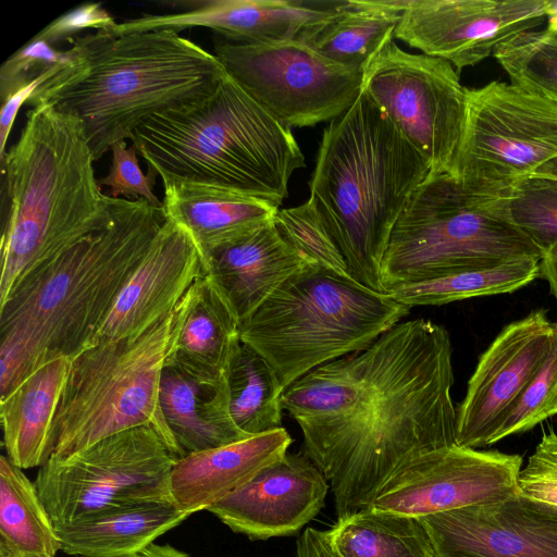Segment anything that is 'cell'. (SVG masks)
Masks as SVG:
<instances>
[{"instance_id": "d4e9b609", "label": "cell", "mask_w": 557, "mask_h": 557, "mask_svg": "<svg viewBox=\"0 0 557 557\" xmlns=\"http://www.w3.org/2000/svg\"><path fill=\"white\" fill-rule=\"evenodd\" d=\"M70 366L66 357L47 362L0 398L7 457L21 469L41 467L52 455L53 421Z\"/></svg>"}, {"instance_id": "30bf717a", "label": "cell", "mask_w": 557, "mask_h": 557, "mask_svg": "<svg viewBox=\"0 0 557 557\" xmlns=\"http://www.w3.org/2000/svg\"><path fill=\"white\" fill-rule=\"evenodd\" d=\"M557 157V102L493 81L466 89L462 134L450 175L467 190L505 197Z\"/></svg>"}, {"instance_id": "8992f818", "label": "cell", "mask_w": 557, "mask_h": 557, "mask_svg": "<svg viewBox=\"0 0 557 557\" xmlns=\"http://www.w3.org/2000/svg\"><path fill=\"white\" fill-rule=\"evenodd\" d=\"M132 141L147 174L228 189L277 208L292 175L305 166L292 128L227 72L209 96L145 120Z\"/></svg>"}, {"instance_id": "9a60e30c", "label": "cell", "mask_w": 557, "mask_h": 557, "mask_svg": "<svg viewBox=\"0 0 557 557\" xmlns=\"http://www.w3.org/2000/svg\"><path fill=\"white\" fill-rule=\"evenodd\" d=\"M548 0H409L394 37L458 72L542 25Z\"/></svg>"}, {"instance_id": "bcb514c9", "label": "cell", "mask_w": 557, "mask_h": 557, "mask_svg": "<svg viewBox=\"0 0 557 557\" xmlns=\"http://www.w3.org/2000/svg\"><path fill=\"white\" fill-rule=\"evenodd\" d=\"M547 25L557 26V1H550L547 9Z\"/></svg>"}, {"instance_id": "d6986e66", "label": "cell", "mask_w": 557, "mask_h": 557, "mask_svg": "<svg viewBox=\"0 0 557 557\" xmlns=\"http://www.w3.org/2000/svg\"><path fill=\"white\" fill-rule=\"evenodd\" d=\"M203 273V262L191 236L166 219L86 347L139 336L172 313Z\"/></svg>"}, {"instance_id": "f546056e", "label": "cell", "mask_w": 557, "mask_h": 557, "mask_svg": "<svg viewBox=\"0 0 557 557\" xmlns=\"http://www.w3.org/2000/svg\"><path fill=\"white\" fill-rule=\"evenodd\" d=\"M338 557H437L418 517L367 508L325 531Z\"/></svg>"}, {"instance_id": "4fadbf2b", "label": "cell", "mask_w": 557, "mask_h": 557, "mask_svg": "<svg viewBox=\"0 0 557 557\" xmlns=\"http://www.w3.org/2000/svg\"><path fill=\"white\" fill-rule=\"evenodd\" d=\"M466 87L446 60L409 53L388 40L366 65L362 88L428 162L451 172L462 134Z\"/></svg>"}, {"instance_id": "ee69618b", "label": "cell", "mask_w": 557, "mask_h": 557, "mask_svg": "<svg viewBox=\"0 0 557 557\" xmlns=\"http://www.w3.org/2000/svg\"><path fill=\"white\" fill-rule=\"evenodd\" d=\"M133 557H191L185 552H182L171 545H160L151 543L144 549L135 554Z\"/></svg>"}, {"instance_id": "d6a6232c", "label": "cell", "mask_w": 557, "mask_h": 557, "mask_svg": "<svg viewBox=\"0 0 557 557\" xmlns=\"http://www.w3.org/2000/svg\"><path fill=\"white\" fill-rule=\"evenodd\" d=\"M493 57L510 83L557 102V26L520 33L499 45Z\"/></svg>"}, {"instance_id": "1f68e13d", "label": "cell", "mask_w": 557, "mask_h": 557, "mask_svg": "<svg viewBox=\"0 0 557 557\" xmlns=\"http://www.w3.org/2000/svg\"><path fill=\"white\" fill-rule=\"evenodd\" d=\"M541 260L520 259L399 286L389 290L409 306H441L473 297L509 294L541 275Z\"/></svg>"}, {"instance_id": "f1b7e54d", "label": "cell", "mask_w": 557, "mask_h": 557, "mask_svg": "<svg viewBox=\"0 0 557 557\" xmlns=\"http://www.w3.org/2000/svg\"><path fill=\"white\" fill-rule=\"evenodd\" d=\"M61 542L35 482L0 458V557H57Z\"/></svg>"}, {"instance_id": "9c48e42d", "label": "cell", "mask_w": 557, "mask_h": 557, "mask_svg": "<svg viewBox=\"0 0 557 557\" xmlns=\"http://www.w3.org/2000/svg\"><path fill=\"white\" fill-rule=\"evenodd\" d=\"M174 323L175 309L137 337L100 342L71 359L51 456L64 458L116 433L150 426L182 458L159 400Z\"/></svg>"}, {"instance_id": "83f0119b", "label": "cell", "mask_w": 557, "mask_h": 557, "mask_svg": "<svg viewBox=\"0 0 557 557\" xmlns=\"http://www.w3.org/2000/svg\"><path fill=\"white\" fill-rule=\"evenodd\" d=\"M218 385L200 382L175 367L163 368L160 407L182 458L250 437L230 419Z\"/></svg>"}, {"instance_id": "7a4b0ae2", "label": "cell", "mask_w": 557, "mask_h": 557, "mask_svg": "<svg viewBox=\"0 0 557 557\" xmlns=\"http://www.w3.org/2000/svg\"><path fill=\"white\" fill-rule=\"evenodd\" d=\"M163 207L115 198L101 230L24 278L0 305V398L92 339L164 224Z\"/></svg>"}, {"instance_id": "52a82bcc", "label": "cell", "mask_w": 557, "mask_h": 557, "mask_svg": "<svg viewBox=\"0 0 557 557\" xmlns=\"http://www.w3.org/2000/svg\"><path fill=\"white\" fill-rule=\"evenodd\" d=\"M410 309L350 276L305 267L240 323V341L268 361L284 391L318 367L367 348Z\"/></svg>"}, {"instance_id": "484cf974", "label": "cell", "mask_w": 557, "mask_h": 557, "mask_svg": "<svg viewBox=\"0 0 557 557\" xmlns=\"http://www.w3.org/2000/svg\"><path fill=\"white\" fill-rule=\"evenodd\" d=\"M191 516L172 500L111 507L55 528L61 550L76 557H133Z\"/></svg>"}, {"instance_id": "603a6c76", "label": "cell", "mask_w": 557, "mask_h": 557, "mask_svg": "<svg viewBox=\"0 0 557 557\" xmlns=\"http://www.w3.org/2000/svg\"><path fill=\"white\" fill-rule=\"evenodd\" d=\"M292 443L288 432L281 428L178 459L170 478L175 506L190 515L207 510L261 469L282 459Z\"/></svg>"}, {"instance_id": "5b68a950", "label": "cell", "mask_w": 557, "mask_h": 557, "mask_svg": "<svg viewBox=\"0 0 557 557\" xmlns=\"http://www.w3.org/2000/svg\"><path fill=\"white\" fill-rule=\"evenodd\" d=\"M431 169L361 90L325 127L310 200L358 283L383 292L380 264L391 232Z\"/></svg>"}, {"instance_id": "7c38bea8", "label": "cell", "mask_w": 557, "mask_h": 557, "mask_svg": "<svg viewBox=\"0 0 557 557\" xmlns=\"http://www.w3.org/2000/svg\"><path fill=\"white\" fill-rule=\"evenodd\" d=\"M213 49L227 74L289 128L331 122L361 94L363 71L335 63L297 39L240 44L219 37Z\"/></svg>"}, {"instance_id": "b9f144b4", "label": "cell", "mask_w": 557, "mask_h": 557, "mask_svg": "<svg viewBox=\"0 0 557 557\" xmlns=\"http://www.w3.org/2000/svg\"><path fill=\"white\" fill-rule=\"evenodd\" d=\"M297 557H338L329 544L325 531L307 528L297 541Z\"/></svg>"}, {"instance_id": "8d00e7d4", "label": "cell", "mask_w": 557, "mask_h": 557, "mask_svg": "<svg viewBox=\"0 0 557 557\" xmlns=\"http://www.w3.org/2000/svg\"><path fill=\"white\" fill-rule=\"evenodd\" d=\"M70 61L69 49L58 50L47 41L34 36L1 65V101L48 71H62Z\"/></svg>"}, {"instance_id": "4316f807", "label": "cell", "mask_w": 557, "mask_h": 557, "mask_svg": "<svg viewBox=\"0 0 557 557\" xmlns=\"http://www.w3.org/2000/svg\"><path fill=\"white\" fill-rule=\"evenodd\" d=\"M409 0H342L323 18L299 35L324 58L363 71L380 49L394 38Z\"/></svg>"}, {"instance_id": "74e56055", "label": "cell", "mask_w": 557, "mask_h": 557, "mask_svg": "<svg viewBox=\"0 0 557 557\" xmlns=\"http://www.w3.org/2000/svg\"><path fill=\"white\" fill-rule=\"evenodd\" d=\"M112 161L107 176L99 180L100 186L109 188V196L129 200L144 199L156 207H163V202L154 195L152 188L156 183L153 175L143 173L137 149L133 145L127 148L125 140L115 143L111 147Z\"/></svg>"}, {"instance_id": "6da1fadb", "label": "cell", "mask_w": 557, "mask_h": 557, "mask_svg": "<svg viewBox=\"0 0 557 557\" xmlns=\"http://www.w3.org/2000/svg\"><path fill=\"white\" fill-rule=\"evenodd\" d=\"M453 384L449 333L414 319L284 389L283 410L330 481L337 519L369 508L408 461L456 444Z\"/></svg>"}, {"instance_id": "f35d334b", "label": "cell", "mask_w": 557, "mask_h": 557, "mask_svg": "<svg viewBox=\"0 0 557 557\" xmlns=\"http://www.w3.org/2000/svg\"><path fill=\"white\" fill-rule=\"evenodd\" d=\"M517 492L557 508V433H544L517 480Z\"/></svg>"}, {"instance_id": "ffe728a7", "label": "cell", "mask_w": 557, "mask_h": 557, "mask_svg": "<svg viewBox=\"0 0 557 557\" xmlns=\"http://www.w3.org/2000/svg\"><path fill=\"white\" fill-rule=\"evenodd\" d=\"M341 1L198 0L171 4L168 14H141L117 23L112 33L205 27L232 42L263 44L298 39L310 24L333 12Z\"/></svg>"}, {"instance_id": "5bb4252c", "label": "cell", "mask_w": 557, "mask_h": 557, "mask_svg": "<svg viewBox=\"0 0 557 557\" xmlns=\"http://www.w3.org/2000/svg\"><path fill=\"white\" fill-rule=\"evenodd\" d=\"M522 457L457 444L405 463L369 508L423 517L507 497L517 492Z\"/></svg>"}, {"instance_id": "7402d4cb", "label": "cell", "mask_w": 557, "mask_h": 557, "mask_svg": "<svg viewBox=\"0 0 557 557\" xmlns=\"http://www.w3.org/2000/svg\"><path fill=\"white\" fill-rule=\"evenodd\" d=\"M166 219L195 242L205 273L210 256L275 219L280 208L228 189L159 174Z\"/></svg>"}, {"instance_id": "cb8c5ba5", "label": "cell", "mask_w": 557, "mask_h": 557, "mask_svg": "<svg viewBox=\"0 0 557 557\" xmlns=\"http://www.w3.org/2000/svg\"><path fill=\"white\" fill-rule=\"evenodd\" d=\"M305 267L274 219L213 252L206 273L212 276L242 323Z\"/></svg>"}, {"instance_id": "60d3db41", "label": "cell", "mask_w": 557, "mask_h": 557, "mask_svg": "<svg viewBox=\"0 0 557 557\" xmlns=\"http://www.w3.org/2000/svg\"><path fill=\"white\" fill-rule=\"evenodd\" d=\"M60 70H51L41 76L35 78L33 82L23 86L22 88L14 91L12 95L2 100L1 112H0V160L7 152V143L11 133L13 123L20 108L28 102L34 92L46 82L54 77Z\"/></svg>"}, {"instance_id": "7bdbcfd3", "label": "cell", "mask_w": 557, "mask_h": 557, "mask_svg": "<svg viewBox=\"0 0 557 557\" xmlns=\"http://www.w3.org/2000/svg\"><path fill=\"white\" fill-rule=\"evenodd\" d=\"M540 265L541 275L548 282L550 292L557 300V252L544 255Z\"/></svg>"}, {"instance_id": "ab89813d", "label": "cell", "mask_w": 557, "mask_h": 557, "mask_svg": "<svg viewBox=\"0 0 557 557\" xmlns=\"http://www.w3.org/2000/svg\"><path fill=\"white\" fill-rule=\"evenodd\" d=\"M117 23L100 3H84L60 15L35 37L50 45L70 40L84 29L111 32Z\"/></svg>"}, {"instance_id": "836d02e7", "label": "cell", "mask_w": 557, "mask_h": 557, "mask_svg": "<svg viewBox=\"0 0 557 557\" xmlns=\"http://www.w3.org/2000/svg\"><path fill=\"white\" fill-rule=\"evenodd\" d=\"M512 223L543 252H557V180L532 174L507 196Z\"/></svg>"}, {"instance_id": "4dcf8cb0", "label": "cell", "mask_w": 557, "mask_h": 557, "mask_svg": "<svg viewBox=\"0 0 557 557\" xmlns=\"http://www.w3.org/2000/svg\"><path fill=\"white\" fill-rule=\"evenodd\" d=\"M218 392L235 426L248 436L283 428V388L268 361L242 343Z\"/></svg>"}, {"instance_id": "8fae6325", "label": "cell", "mask_w": 557, "mask_h": 557, "mask_svg": "<svg viewBox=\"0 0 557 557\" xmlns=\"http://www.w3.org/2000/svg\"><path fill=\"white\" fill-rule=\"evenodd\" d=\"M177 460L152 428L138 426L67 457L51 456L35 484L59 528L111 507L173 502L170 478Z\"/></svg>"}, {"instance_id": "d590c367", "label": "cell", "mask_w": 557, "mask_h": 557, "mask_svg": "<svg viewBox=\"0 0 557 557\" xmlns=\"http://www.w3.org/2000/svg\"><path fill=\"white\" fill-rule=\"evenodd\" d=\"M557 414V322H554L548 354L541 368L515 401L493 438L530 431Z\"/></svg>"}, {"instance_id": "3957f363", "label": "cell", "mask_w": 557, "mask_h": 557, "mask_svg": "<svg viewBox=\"0 0 557 557\" xmlns=\"http://www.w3.org/2000/svg\"><path fill=\"white\" fill-rule=\"evenodd\" d=\"M67 41L69 65L27 103L79 120L96 161L151 115L209 96L226 74L214 53L174 29L95 30Z\"/></svg>"}, {"instance_id": "f6af8a7d", "label": "cell", "mask_w": 557, "mask_h": 557, "mask_svg": "<svg viewBox=\"0 0 557 557\" xmlns=\"http://www.w3.org/2000/svg\"><path fill=\"white\" fill-rule=\"evenodd\" d=\"M533 174L557 180V157L537 168Z\"/></svg>"}, {"instance_id": "277c9868", "label": "cell", "mask_w": 557, "mask_h": 557, "mask_svg": "<svg viewBox=\"0 0 557 557\" xmlns=\"http://www.w3.org/2000/svg\"><path fill=\"white\" fill-rule=\"evenodd\" d=\"M83 124L47 102L33 107L0 160V305L28 275L112 218Z\"/></svg>"}, {"instance_id": "ac0fdd59", "label": "cell", "mask_w": 557, "mask_h": 557, "mask_svg": "<svg viewBox=\"0 0 557 557\" xmlns=\"http://www.w3.org/2000/svg\"><path fill=\"white\" fill-rule=\"evenodd\" d=\"M326 481L306 454H286L207 510L251 540L289 536L324 507Z\"/></svg>"}, {"instance_id": "2e32d148", "label": "cell", "mask_w": 557, "mask_h": 557, "mask_svg": "<svg viewBox=\"0 0 557 557\" xmlns=\"http://www.w3.org/2000/svg\"><path fill=\"white\" fill-rule=\"evenodd\" d=\"M554 322L539 309L506 325L481 355L457 409L456 444L481 448L544 362Z\"/></svg>"}, {"instance_id": "ba28073f", "label": "cell", "mask_w": 557, "mask_h": 557, "mask_svg": "<svg viewBox=\"0 0 557 557\" xmlns=\"http://www.w3.org/2000/svg\"><path fill=\"white\" fill-rule=\"evenodd\" d=\"M543 252L512 223L505 197L465 189L431 173L396 221L380 264L384 293L454 273Z\"/></svg>"}, {"instance_id": "e575fe53", "label": "cell", "mask_w": 557, "mask_h": 557, "mask_svg": "<svg viewBox=\"0 0 557 557\" xmlns=\"http://www.w3.org/2000/svg\"><path fill=\"white\" fill-rule=\"evenodd\" d=\"M275 224L306 267L350 276L342 251L310 199L296 207L280 209Z\"/></svg>"}, {"instance_id": "44dd1931", "label": "cell", "mask_w": 557, "mask_h": 557, "mask_svg": "<svg viewBox=\"0 0 557 557\" xmlns=\"http://www.w3.org/2000/svg\"><path fill=\"white\" fill-rule=\"evenodd\" d=\"M240 344L236 313L212 276L203 273L175 308L164 366L218 385Z\"/></svg>"}, {"instance_id": "e0dca14e", "label": "cell", "mask_w": 557, "mask_h": 557, "mask_svg": "<svg viewBox=\"0 0 557 557\" xmlns=\"http://www.w3.org/2000/svg\"><path fill=\"white\" fill-rule=\"evenodd\" d=\"M420 520L437 557H557V508L518 492Z\"/></svg>"}]
</instances>
